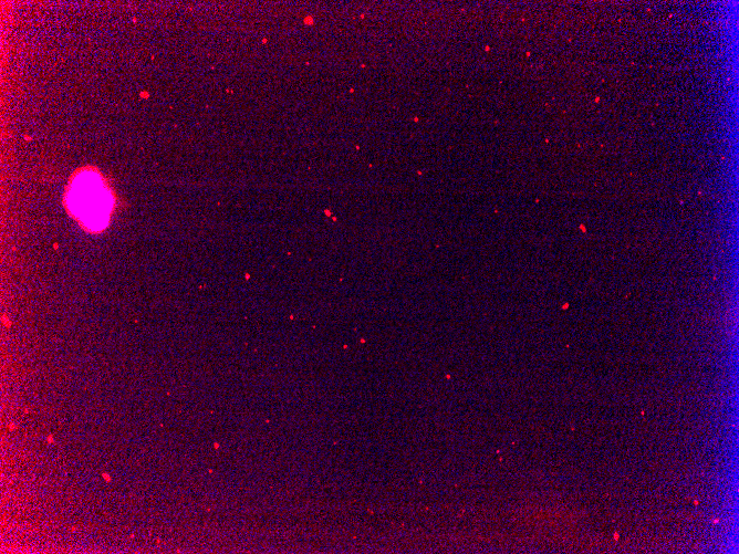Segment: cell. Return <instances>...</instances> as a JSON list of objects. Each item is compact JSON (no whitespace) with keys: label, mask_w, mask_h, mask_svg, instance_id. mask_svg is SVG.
<instances>
[{"label":"cell","mask_w":739,"mask_h":554,"mask_svg":"<svg viewBox=\"0 0 739 554\" xmlns=\"http://www.w3.org/2000/svg\"><path fill=\"white\" fill-rule=\"evenodd\" d=\"M107 200L108 197L96 180L87 177L76 183L74 206L89 226L97 228L98 225L104 224V217L108 215Z\"/></svg>","instance_id":"6da1fadb"}]
</instances>
